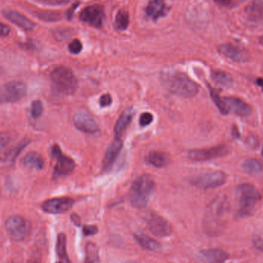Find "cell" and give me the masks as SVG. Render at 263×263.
<instances>
[{"label": "cell", "mask_w": 263, "mask_h": 263, "mask_svg": "<svg viewBox=\"0 0 263 263\" xmlns=\"http://www.w3.org/2000/svg\"><path fill=\"white\" fill-rule=\"evenodd\" d=\"M230 207L229 201L225 195L217 197L209 204L203 219L204 230L206 233L217 235L224 231Z\"/></svg>", "instance_id": "6da1fadb"}, {"label": "cell", "mask_w": 263, "mask_h": 263, "mask_svg": "<svg viewBox=\"0 0 263 263\" xmlns=\"http://www.w3.org/2000/svg\"><path fill=\"white\" fill-rule=\"evenodd\" d=\"M162 85L178 97L191 98L199 92V86L187 74L180 71H167L161 75Z\"/></svg>", "instance_id": "7a4b0ae2"}, {"label": "cell", "mask_w": 263, "mask_h": 263, "mask_svg": "<svg viewBox=\"0 0 263 263\" xmlns=\"http://www.w3.org/2000/svg\"><path fill=\"white\" fill-rule=\"evenodd\" d=\"M156 190L154 179L149 175H143L131 186L129 198L133 207L138 209L147 207Z\"/></svg>", "instance_id": "3957f363"}, {"label": "cell", "mask_w": 263, "mask_h": 263, "mask_svg": "<svg viewBox=\"0 0 263 263\" xmlns=\"http://www.w3.org/2000/svg\"><path fill=\"white\" fill-rule=\"evenodd\" d=\"M239 209L238 215L240 217L251 216L254 212L256 205L261 198L258 190L250 184H242L238 186Z\"/></svg>", "instance_id": "277c9868"}, {"label": "cell", "mask_w": 263, "mask_h": 263, "mask_svg": "<svg viewBox=\"0 0 263 263\" xmlns=\"http://www.w3.org/2000/svg\"><path fill=\"white\" fill-rule=\"evenodd\" d=\"M52 86L58 93L73 94L77 89V80L70 68L57 67L51 74Z\"/></svg>", "instance_id": "5b68a950"}, {"label": "cell", "mask_w": 263, "mask_h": 263, "mask_svg": "<svg viewBox=\"0 0 263 263\" xmlns=\"http://www.w3.org/2000/svg\"><path fill=\"white\" fill-rule=\"evenodd\" d=\"M27 93V87L22 81L6 83L0 88V104L16 103L21 100Z\"/></svg>", "instance_id": "8992f818"}, {"label": "cell", "mask_w": 263, "mask_h": 263, "mask_svg": "<svg viewBox=\"0 0 263 263\" xmlns=\"http://www.w3.org/2000/svg\"><path fill=\"white\" fill-rule=\"evenodd\" d=\"M227 181V175L221 171L206 172L194 176L191 179V184L199 188L209 189L216 188L225 184Z\"/></svg>", "instance_id": "52a82bcc"}, {"label": "cell", "mask_w": 263, "mask_h": 263, "mask_svg": "<svg viewBox=\"0 0 263 263\" xmlns=\"http://www.w3.org/2000/svg\"><path fill=\"white\" fill-rule=\"evenodd\" d=\"M5 227L9 236L16 242L24 240L30 235V222L20 216L9 217L5 223Z\"/></svg>", "instance_id": "ba28073f"}, {"label": "cell", "mask_w": 263, "mask_h": 263, "mask_svg": "<svg viewBox=\"0 0 263 263\" xmlns=\"http://www.w3.org/2000/svg\"><path fill=\"white\" fill-rule=\"evenodd\" d=\"M52 158L56 160L53 174L56 178L68 175L75 169V164L74 160L63 155L59 146L54 145L52 147Z\"/></svg>", "instance_id": "9c48e42d"}, {"label": "cell", "mask_w": 263, "mask_h": 263, "mask_svg": "<svg viewBox=\"0 0 263 263\" xmlns=\"http://www.w3.org/2000/svg\"><path fill=\"white\" fill-rule=\"evenodd\" d=\"M229 153V148L225 144L206 148V149L192 150L188 151V157L194 162H206L215 158L225 157Z\"/></svg>", "instance_id": "30bf717a"}, {"label": "cell", "mask_w": 263, "mask_h": 263, "mask_svg": "<svg viewBox=\"0 0 263 263\" xmlns=\"http://www.w3.org/2000/svg\"><path fill=\"white\" fill-rule=\"evenodd\" d=\"M147 225L150 232L159 238L169 236L172 233V227L169 221L159 215H150L147 220Z\"/></svg>", "instance_id": "8fae6325"}, {"label": "cell", "mask_w": 263, "mask_h": 263, "mask_svg": "<svg viewBox=\"0 0 263 263\" xmlns=\"http://www.w3.org/2000/svg\"><path fill=\"white\" fill-rule=\"evenodd\" d=\"M80 20L96 28H101L105 15L103 6L99 5H91L85 8L79 16Z\"/></svg>", "instance_id": "7c38bea8"}, {"label": "cell", "mask_w": 263, "mask_h": 263, "mask_svg": "<svg viewBox=\"0 0 263 263\" xmlns=\"http://www.w3.org/2000/svg\"><path fill=\"white\" fill-rule=\"evenodd\" d=\"M74 204V199L70 198H56L45 201L42 205V209L45 213L50 214H60L70 210Z\"/></svg>", "instance_id": "4fadbf2b"}, {"label": "cell", "mask_w": 263, "mask_h": 263, "mask_svg": "<svg viewBox=\"0 0 263 263\" xmlns=\"http://www.w3.org/2000/svg\"><path fill=\"white\" fill-rule=\"evenodd\" d=\"M218 50L223 56L236 63H246L250 59V55L246 49L235 46L233 44H225L220 45Z\"/></svg>", "instance_id": "5bb4252c"}, {"label": "cell", "mask_w": 263, "mask_h": 263, "mask_svg": "<svg viewBox=\"0 0 263 263\" xmlns=\"http://www.w3.org/2000/svg\"><path fill=\"white\" fill-rule=\"evenodd\" d=\"M229 258L228 253L223 249H204L197 256L198 263H223Z\"/></svg>", "instance_id": "9a60e30c"}, {"label": "cell", "mask_w": 263, "mask_h": 263, "mask_svg": "<svg viewBox=\"0 0 263 263\" xmlns=\"http://www.w3.org/2000/svg\"><path fill=\"white\" fill-rule=\"evenodd\" d=\"M74 123L78 130L85 133H95L98 132L96 121L87 113L79 111L74 116Z\"/></svg>", "instance_id": "2e32d148"}, {"label": "cell", "mask_w": 263, "mask_h": 263, "mask_svg": "<svg viewBox=\"0 0 263 263\" xmlns=\"http://www.w3.org/2000/svg\"><path fill=\"white\" fill-rule=\"evenodd\" d=\"M2 14L11 23H14L16 26L26 31H31L36 27V24L34 22L24 15L21 14L20 12L6 9L2 12Z\"/></svg>", "instance_id": "e0dca14e"}, {"label": "cell", "mask_w": 263, "mask_h": 263, "mask_svg": "<svg viewBox=\"0 0 263 263\" xmlns=\"http://www.w3.org/2000/svg\"><path fill=\"white\" fill-rule=\"evenodd\" d=\"M122 149V142L120 138H115L110 144L103 158V169L109 170L114 165Z\"/></svg>", "instance_id": "ac0fdd59"}, {"label": "cell", "mask_w": 263, "mask_h": 263, "mask_svg": "<svg viewBox=\"0 0 263 263\" xmlns=\"http://www.w3.org/2000/svg\"><path fill=\"white\" fill-rule=\"evenodd\" d=\"M168 12H169V8L166 6L165 2L159 1V0L149 2L147 7L145 9V12L147 16L155 21L159 20V18L166 16Z\"/></svg>", "instance_id": "d6986e66"}, {"label": "cell", "mask_w": 263, "mask_h": 263, "mask_svg": "<svg viewBox=\"0 0 263 263\" xmlns=\"http://www.w3.org/2000/svg\"><path fill=\"white\" fill-rule=\"evenodd\" d=\"M16 147L12 145V137L8 133L0 134V161L5 162L7 160H12L13 154Z\"/></svg>", "instance_id": "ffe728a7"}, {"label": "cell", "mask_w": 263, "mask_h": 263, "mask_svg": "<svg viewBox=\"0 0 263 263\" xmlns=\"http://www.w3.org/2000/svg\"><path fill=\"white\" fill-rule=\"evenodd\" d=\"M224 99L230 111H232L241 117H248L251 114V107L240 99L233 98V97H225Z\"/></svg>", "instance_id": "44dd1931"}, {"label": "cell", "mask_w": 263, "mask_h": 263, "mask_svg": "<svg viewBox=\"0 0 263 263\" xmlns=\"http://www.w3.org/2000/svg\"><path fill=\"white\" fill-rule=\"evenodd\" d=\"M133 114H134V111L132 107L126 109L121 114L114 128V132H115L117 138H120L122 137L126 128L133 120Z\"/></svg>", "instance_id": "7402d4cb"}, {"label": "cell", "mask_w": 263, "mask_h": 263, "mask_svg": "<svg viewBox=\"0 0 263 263\" xmlns=\"http://www.w3.org/2000/svg\"><path fill=\"white\" fill-rule=\"evenodd\" d=\"M23 164L31 170L40 171L45 166V161L38 153L32 151L24 157Z\"/></svg>", "instance_id": "603a6c76"}, {"label": "cell", "mask_w": 263, "mask_h": 263, "mask_svg": "<svg viewBox=\"0 0 263 263\" xmlns=\"http://www.w3.org/2000/svg\"><path fill=\"white\" fill-rule=\"evenodd\" d=\"M134 239L143 249H147L149 251L156 252L160 249L159 242L150 238L148 235L140 233L135 234Z\"/></svg>", "instance_id": "cb8c5ba5"}, {"label": "cell", "mask_w": 263, "mask_h": 263, "mask_svg": "<svg viewBox=\"0 0 263 263\" xmlns=\"http://www.w3.org/2000/svg\"><path fill=\"white\" fill-rule=\"evenodd\" d=\"M146 162L155 168H162L166 166L169 163V157L166 153L151 151L146 158Z\"/></svg>", "instance_id": "d4e9b609"}, {"label": "cell", "mask_w": 263, "mask_h": 263, "mask_svg": "<svg viewBox=\"0 0 263 263\" xmlns=\"http://www.w3.org/2000/svg\"><path fill=\"white\" fill-rule=\"evenodd\" d=\"M245 12L248 17L253 21H260L263 20V2L255 1L249 3L245 8Z\"/></svg>", "instance_id": "484cf974"}, {"label": "cell", "mask_w": 263, "mask_h": 263, "mask_svg": "<svg viewBox=\"0 0 263 263\" xmlns=\"http://www.w3.org/2000/svg\"><path fill=\"white\" fill-rule=\"evenodd\" d=\"M56 251L60 263H71L67 253V237L65 234H59L56 242Z\"/></svg>", "instance_id": "4316f807"}, {"label": "cell", "mask_w": 263, "mask_h": 263, "mask_svg": "<svg viewBox=\"0 0 263 263\" xmlns=\"http://www.w3.org/2000/svg\"><path fill=\"white\" fill-rule=\"evenodd\" d=\"M100 249L97 245L89 242L85 247V263H100Z\"/></svg>", "instance_id": "83f0119b"}, {"label": "cell", "mask_w": 263, "mask_h": 263, "mask_svg": "<svg viewBox=\"0 0 263 263\" xmlns=\"http://www.w3.org/2000/svg\"><path fill=\"white\" fill-rule=\"evenodd\" d=\"M208 88H209V92H210V96H211L216 107H218L219 110H220V113L223 115H227V114H229V108L227 105L225 99L222 98L218 92L216 91V89H213L210 85H208Z\"/></svg>", "instance_id": "f1b7e54d"}, {"label": "cell", "mask_w": 263, "mask_h": 263, "mask_svg": "<svg viewBox=\"0 0 263 263\" xmlns=\"http://www.w3.org/2000/svg\"><path fill=\"white\" fill-rule=\"evenodd\" d=\"M212 78L215 82L217 83L218 85L222 86L229 88L233 84V79L232 76L230 75L228 73L222 70H214L212 72Z\"/></svg>", "instance_id": "f546056e"}, {"label": "cell", "mask_w": 263, "mask_h": 263, "mask_svg": "<svg viewBox=\"0 0 263 263\" xmlns=\"http://www.w3.org/2000/svg\"><path fill=\"white\" fill-rule=\"evenodd\" d=\"M245 172L250 175L259 174L263 171V165L256 159H247L242 164Z\"/></svg>", "instance_id": "4dcf8cb0"}, {"label": "cell", "mask_w": 263, "mask_h": 263, "mask_svg": "<svg viewBox=\"0 0 263 263\" xmlns=\"http://www.w3.org/2000/svg\"><path fill=\"white\" fill-rule=\"evenodd\" d=\"M129 23V16L127 11L120 10L117 13L115 25L117 30L123 31L127 29Z\"/></svg>", "instance_id": "1f68e13d"}, {"label": "cell", "mask_w": 263, "mask_h": 263, "mask_svg": "<svg viewBox=\"0 0 263 263\" xmlns=\"http://www.w3.org/2000/svg\"><path fill=\"white\" fill-rule=\"evenodd\" d=\"M37 16L44 21L52 22L60 20V14L54 12H37Z\"/></svg>", "instance_id": "d6a6232c"}, {"label": "cell", "mask_w": 263, "mask_h": 263, "mask_svg": "<svg viewBox=\"0 0 263 263\" xmlns=\"http://www.w3.org/2000/svg\"><path fill=\"white\" fill-rule=\"evenodd\" d=\"M42 111H43V107H42V102L40 100H34L32 103L31 108H30L32 118H39L42 115Z\"/></svg>", "instance_id": "836d02e7"}, {"label": "cell", "mask_w": 263, "mask_h": 263, "mask_svg": "<svg viewBox=\"0 0 263 263\" xmlns=\"http://www.w3.org/2000/svg\"><path fill=\"white\" fill-rule=\"evenodd\" d=\"M68 48L72 54H78L82 52V44L79 40L75 39L69 44Z\"/></svg>", "instance_id": "e575fe53"}, {"label": "cell", "mask_w": 263, "mask_h": 263, "mask_svg": "<svg viewBox=\"0 0 263 263\" xmlns=\"http://www.w3.org/2000/svg\"><path fill=\"white\" fill-rule=\"evenodd\" d=\"M153 121V116L150 113H143L140 118V125L142 127L150 125Z\"/></svg>", "instance_id": "d590c367"}, {"label": "cell", "mask_w": 263, "mask_h": 263, "mask_svg": "<svg viewBox=\"0 0 263 263\" xmlns=\"http://www.w3.org/2000/svg\"><path fill=\"white\" fill-rule=\"evenodd\" d=\"M82 232L85 236H92L97 234L98 228L96 225H84Z\"/></svg>", "instance_id": "8d00e7d4"}, {"label": "cell", "mask_w": 263, "mask_h": 263, "mask_svg": "<svg viewBox=\"0 0 263 263\" xmlns=\"http://www.w3.org/2000/svg\"><path fill=\"white\" fill-rule=\"evenodd\" d=\"M112 104V97L109 93L103 94L100 99V105L101 107H109Z\"/></svg>", "instance_id": "74e56055"}, {"label": "cell", "mask_w": 263, "mask_h": 263, "mask_svg": "<svg viewBox=\"0 0 263 263\" xmlns=\"http://www.w3.org/2000/svg\"><path fill=\"white\" fill-rule=\"evenodd\" d=\"M253 246L256 249L263 252V238L261 236H256L253 240Z\"/></svg>", "instance_id": "f35d334b"}, {"label": "cell", "mask_w": 263, "mask_h": 263, "mask_svg": "<svg viewBox=\"0 0 263 263\" xmlns=\"http://www.w3.org/2000/svg\"><path fill=\"white\" fill-rule=\"evenodd\" d=\"M10 27L4 23H0V37H5L10 34Z\"/></svg>", "instance_id": "ab89813d"}, {"label": "cell", "mask_w": 263, "mask_h": 263, "mask_svg": "<svg viewBox=\"0 0 263 263\" xmlns=\"http://www.w3.org/2000/svg\"><path fill=\"white\" fill-rule=\"evenodd\" d=\"M216 3L222 5L223 7L232 8L236 6L239 2L237 1H216Z\"/></svg>", "instance_id": "60d3db41"}, {"label": "cell", "mask_w": 263, "mask_h": 263, "mask_svg": "<svg viewBox=\"0 0 263 263\" xmlns=\"http://www.w3.org/2000/svg\"><path fill=\"white\" fill-rule=\"evenodd\" d=\"M246 143H247L248 145H249V147H252V148H255V147L259 146L258 140H257V139H256V137H253V136L249 137V138L247 139Z\"/></svg>", "instance_id": "b9f144b4"}, {"label": "cell", "mask_w": 263, "mask_h": 263, "mask_svg": "<svg viewBox=\"0 0 263 263\" xmlns=\"http://www.w3.org/2000/svg\"><path fill=\"white\" fill-rule=\"evenodd\" d=\"M71 219L73 221V222L77 225V226H79L81 224L80 218L78 217V215L75 214V213H73L71 215Z\"/></svg>", "instance_id": "7bdbcfd3"}, {"label": "cell", "mask_w": 263, "mask_h": 263, "mask_svg": "<svg viewBox=\"0 0 263 263\" xmlns=\"http://www.w3.org/2000/svg\"><path fill=\"white\" fill-rule=\"evenodd\" d=\"M232 137H235V138H239L240 137V133H239L237 127L235 126V125L232 126Z\"/></svg>", "instance_id": "ee69618b"}, {"label": "cell", "mask_w": 263, "mask_h": 263, "mask_svg": "<svg viewBox=\"0 0 263 263\" xmlns=\"http://www.w3.org/2000/svg\"><path fill=\"white\" fill-rule=\"evenodd\" d=\"M256 84H257L259 86L261 87L263 91V80L262 79V78H258V79L256 80Z\"/></svg>", "instance_id": "f6af8a7d"}, {"label": "cell", "mask_w": 263, "mask_h": 263, "mask_svg": "<svg viewBox=\"0 0 263 263\" xmlns=\"http://www.w3.org/2000/svg\"><path fill=\"white\" fill-rule=\"evenodd\" d=\"M259 42H260V44L263 46V36H262V37H260V39H259Z\"/></svg>", "instance_id": "bcb514c9"}, {"label": "cell", "mask_w": 263, "mask_h": 263, "mask_svg": "<svg viewBox=\"0 0 263 263\" xmlns=\"http://www.w3.org/2000/svg\"><path fill=\"white\" fill-rule=\"evenodd\" d=\"M3 72V70H2V67L0 66V74H2Z\"/></svg>", "instance_id": "7dc6e473"}, {"label": "cell", "mask_w": 263, "mask_h": 263, "mask_svg": "<svg viewBox=\"0 0 263 263\" xmlns=\"http://www.w3.org/2000/svg\"><path fill=\"white\" fill-rule=\"evenodd\" d=\"M262 155H263V151H262Z\"/></svg>", "instance_id": "c3c4849f"}, {"label": "cell", "mask_w": 263, "mask_h": 263, "mask_svg": "<svg viewBox=\"0 0 263 263\" xmlns=\"http://www.w3.org/2000/svg\"><path fill=\"white\" fill-rule=\"evenodd\" d=\"M60 263V262H58V263Z\"/></svg>", "instance_id": "681fc988"}]
</instances>
